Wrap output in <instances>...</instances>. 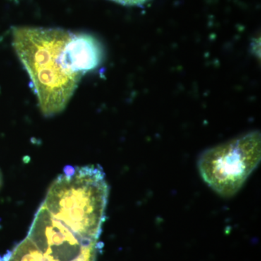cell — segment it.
Here are the masks:
<instances>
[{
  "label": "cell",
  "instance_id": "obj_1",
  "mask_svg": "<svg viewBox=\"0 0 261 261\" xmlns=\"http://www.w3.org/2000/svg\"><path fill=\"white\" fill-rule=\"evenodd\" d=\"M72 33L61 29L19 27L13 44L30 77L38 103L46 117L64 111L82 77L63 68L61 55Z\"/></svg>",
  "mask_w": 261,
  "mask_h": 261
},
{
  "label": "cell",
  "instance_id": "obj_2",
  "mask_svg": "<svg viewBox=\"0 0 261 261\" xmlns=\"http://www.w3.org/2000/svg\"><path fill=\"white\" fill-rule=\"evenodd\" d=\"M109 187L98 165L64 169L43 203L82 243L97 241L106 217Z\"/></svg>",
  "mask_w": 261,
  "mask_h": 261
},
{
  "label": "cell",
  "instance_id": "obj_3",
  "mask_svg": "<svg viewBox=\"0 0 261 261\" xmlns=\"http://www.w3.org/2000/svg\"><path fill=\"white\" fill-rule=\"evenodd\" d=\"M260 158V134L250 132L207 149L199 159L198 169L214 192L231 197L258 166Z\"/></svg>",
  "mask_w": 261,
  "mask_h": 261
},
{
  "label": "cell",
  "instance_id": "obj_4",
  "mask_svg": "<svg viewBox=\"0 0 261 261\" xmlns=\"http://www.w3.org/2000/svg\"><path fill=\"white\" fill-rule=\"evenodd\" d=\"M27 237L42 252L45 261L73 260L80 255L84 244L44 203L38 209Z\"/></svg>",
  "mask_w": 261,
  "mask_h": 261
},
{
  "label": "cell",
  "instance_id": "obj_5",
  "mask_svg": "<svg viewBox=\"0 0 261 261\" xmlns=\"http://www.w3.org/2000/svg\"><path fill=\"white\" fill-rule=\"evenodd\" d=\"M102 58V45L95 37L87 34L72 33L62 50L61 63L67 72L82 77L96 69Z\"/></svg>",
  "mask_w": 261,
  "mask_h": 261
},
{
  "label": "cell",
  "instance_id": "obj_6",
  "mask_svg": "<svg viewBox=\"0 0 261 261\" xmlns=\"http://www.w3.org/2000/svg\"><path fill=\"white\" fill-rule=\"evenodd\" d=\"M4 261H45L42 252L27 237L5 257Z\"/></svg>",
  "mask_w": 261,
  "mask_h": 261
},
{
  "label": "cell",
  "instance_id": "obj_7",
  "mask_svg": "<svg viewBox=\"0 0 261 261\" xmlns=\"http://www.w3.org/2000/svg\"><path fill=\"white\" fill-rule=\"evenodd\" d=\"M97 241L84 243L80 255L70 261H96L97 260Z\"/></svg>",
  "mask_w": 261,
  "mask_h": 261
},
{
  "label": "cell",
  "instance_id": "obj_8",
  "mask_svg": "<svg viewBox=\"0 0 261 261\" xmlns=\"http://www.w3.org/2000/svg\"><path fill=\"white\" fill-rule=\"evenodd\" d=\"M111 1L118 4L125 5V6H142L151 0H111Z\"/></svg>",
  "mask_w": 261,
  "mask_h": 261
},
{
  "label": "cell",
  "instance_id": "obj_9",
  "mask_svg": "<svg viewBox=\"0 0 261 261\" xmlns=\"http://www.w3.org/2000/svg\"><path fill=\"white\" fill-rule=\"evenodd\" d=\"M3 174H2L1 170H0V189H1L2 186H3Z\"/></svg>",
  "mask_w": 261,
  "mask_h": 261
}]
</instances>
